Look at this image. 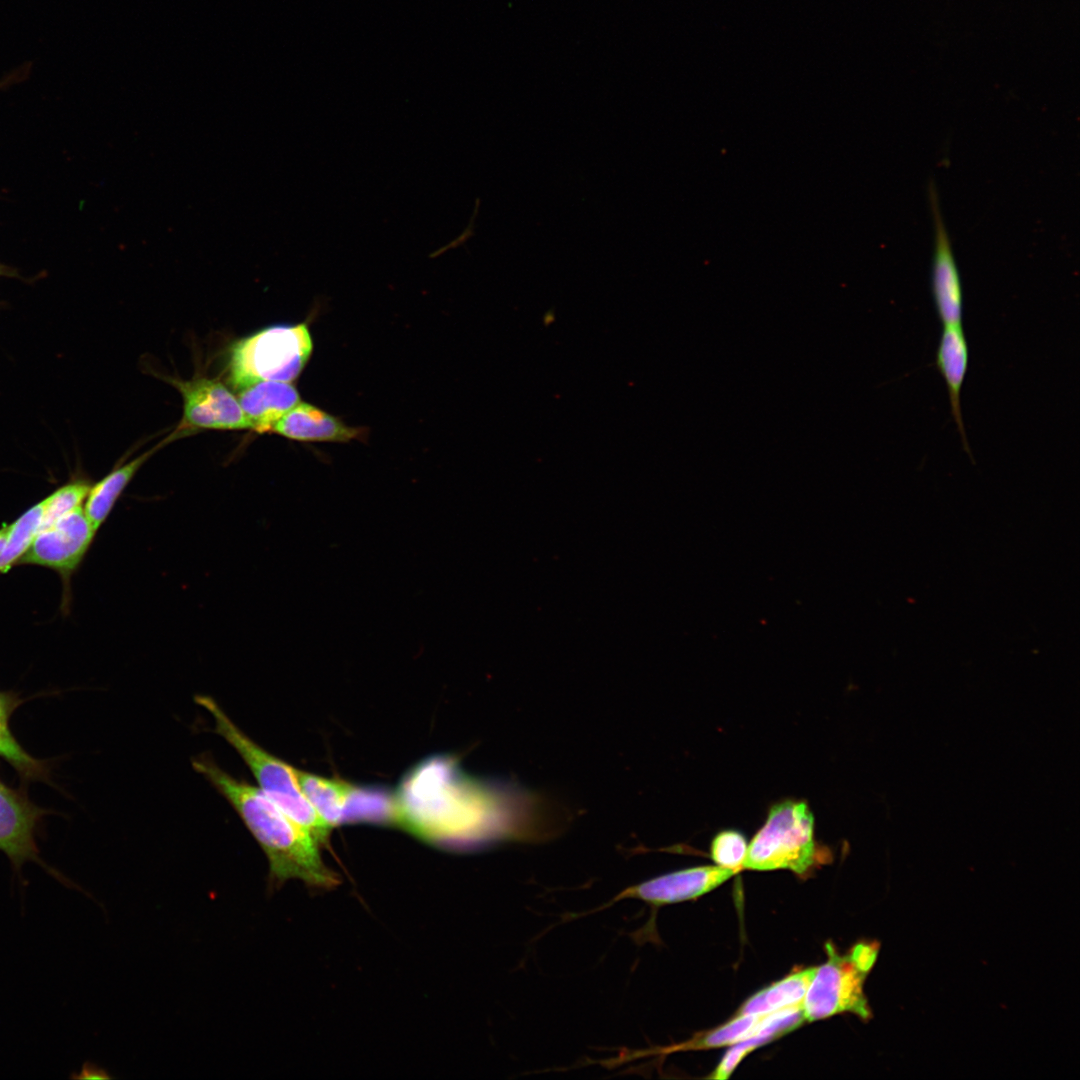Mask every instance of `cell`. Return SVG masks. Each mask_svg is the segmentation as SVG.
Here are the masks:
<instances>
[{"instance_id": "6da1fadb", "label": "cell", "mask_w": 1080, "mask_h": 1080, "mask_svg": "<svg viewBox=\"0 0 1080 1080\" xmlns=\"http://www.w3.org/2000/svg\"><path fill=\"white\" fill-rule=\"evenodd\" d=\"M192 766L225 797L256 839L268 859L272 886L291 879L314 889L339 884L337 873L322 860L320 844L259 787L234 778L208 756L194 759Z\"/></svg>"}, {"instance_id": "7a4b0ae2", "label": "cell", "mask_w": 1080, "mask_h": 1080, "mask_svg": "<svg viewBox=\"0 0 1080 1080\" xmlns=\"http://www.w3.org/2000/svg\"><path fill=\"white\" fill-rule=\"evenodd\" d=\"M195 700L211 714L215 732L240 755L262 792L285 814L304 827L320 845L326 844L331 828L318 816L302 792L297 779V769L253 741L214 699L197 696Z\"/></svg>"}, {"instance_id": "3957f363", "label": "cell", "mask_w": 1080, "mask_h": 1080, "mask_svg": "<svg viewBox=\"0 0 1080 1080\" xmlns=\"http://www.w3.org/2000/svg\"><path fill=\"white\" fill-rule=\"evenodd\" d=\"M312 349L306 323L262 329L232 347L231 384L237 390L259 381L292 382L302 372Z\"/></svg>"}, {"instance_id": "277c9868", "label": "cell", "mask_w": 1080, "mask_h": 1080, "mask_svg": "<svg viewBox=\"0 0 1080 1080\" xmlns=\"http://www.w3.org/2000/svg\"><path fill=\"white\" fill-rule=\"evenodd\" d=\"M819 848L814 839V816L805 801L785 800L773 805L764 825L747 846L743 869H790L804 874L816 865Z\"/></svg>"}, {"instance_id": "5b68a950", "label": "cell", "mask_w": 1080, "mask_h": 1080, "mask_svg": "<svg viewBox=\"0 0 1080 1080\" xmlns=\"http://www.w3.org/2000/svg\"><path fill=\"white\" fill-rule=\"evenodd\" d=\"M828 960L816 968L806 991L802 1008L805 1021H815L842 1012H851L867 1020L872 1013L864 994L867 973L850 954L839 955L832 944L826 945Z\"/></svg>"}, {"instance_id": "8992f818", "label": "cell", "mask_w": 1080, "mask_h": 1080, "mask_svg": "<svg viewBox=\"0 0 1080 1080\" xmlns=\"http://www.w3.org/2000/svg\"><path fill=\"white\" fill-rule=\"evenodd\" d=\"M97 530L79 507L41 528L19 564H33L57 571L69 579L88 551Z\"/></svg>"}, {"instance_id": "52a82bcc", "label": "cell", "mask_w": 1080, "mask_h": 1080, "mask_svg": "<svg viewBox=\"0 0 1080 1080\" xmlns=\"http://www.w3.org/2000/svg\"><path fill=\"white\" fill-rule=\"evenodd\" d=\"M169 381L183 397L179 429L251 430L236 395L220 381L206 377Z\"/></svg>"}, {"instance_id": "ba28073f", "label": "cell", "mask_w": 1080, "mask_h": 1080, "mask_svg": "<svg viewBox=\"0 0 1080 1080\" xmlns=\"http://www.w3.org/2000/svg\"><path fill=\"white\" fill-rule=\"evenodd\" d=\"M928 199L933 222L932 297L943 326L959 325L962 324L963 319L962 282L940 209L937 187L933 181L929 183Z\"/></svg>"}, {"instance_id": "9c48e42d", "label": "cell", "mask_w": 1080, "mask_h": 1080, "mask_svg": "<svg viewBox=\"0 0 1080 1080\" xmlns=\"http://www.w3.org/2000/svg\"><path fill=\"white\" fill-rule=\"evenodd\" d=\"M738 872L721 866H699L664 874L622 890L611 901L637 899L652 906L695 899Z\"/></svg>"}, {"instance_id": "30bf717a", "label": "cell", "mask_w": 1080, "mask_h": 1080, "mask_svg": "<svg viewBox=\"0 0 1080 1080\" xmlns=\"http://www.w3.org/2000/svg\"><path fill=\"white\" fill-rule=\"evenodd\" d=\"M41 809L0 781V851L16 869L27 861H39L35 828Z\"/></svg>"}, {"instance_id": "8fae6325", "label": "cell", "mask_w": 1080, "mask_h": 1080, "mask_svg": "<svg viewBox=\"0 0 1080 1080\" xmlns=\"http://www.w3.org/2000/svg\"><path fill=\"white\" fill-rule=\"evenodd\" d=\"M236 398L251 430L272 432L274 425L296 404L299 393L291 382L259 381L237 389Z\"/></svg>"}, {"instance_id": "7c38bea8", "label": "cell", "mask_w": 1080, "mask_h": 1080, "mask_svg": "<svg viewBox=\"0 0 1080 1080\" xmlns=\"http://www.w3.org/2000/svg\"><path fill=\"white\" fill-rule=\"evenodd\" d=\"M968 361V342L962 324L943 326L936 351V366L947 386L952 417L960 433L963 447L971 455L960 401Z\"/></svg>"}, {"instance_id": "4fadbf2b", "label": "cell", "mask_w": 1080, "mask_h": 1080, "mask_svg": "<svg viewBox=\"0 0 1080 1080\" xmlns=\"http://www.w3.org/2000/svg\"><path fill=\"white\" fill-rule=\"evenodd\" d=\"M272 432L298 441L348 442L364 433L350 427L339 418L305 402L290 409L273 427Z\"/></svg>"}, {"instance_id": "5bb4252c", "label": "cell", "mask_w": 1080, "mask_h": 1080, "mask_svg": "<svg viewBox=\"0 0 1080 1080\" xmlns=\"http://www.w3.org/2000/svg\"><path fill=\"white\" fill-rule=\"evenodd\" d=\"M356 822L400 827L397 796L378 787H361L349 783L342 823Z\"/></svg>"}, {"instance_id": "9a60e30c", "label": "cell", "mask_w": 1080, "mask_h": 1080, "mask_svg": "<svg viewBox=\"0 0 1080 1080\" xmlns=\"http://www.w3.org/2000/svg\"><path fill=\"white\" fill-rule=\"evenodd\" d=\"M155 450L153 448L139 455L91 486L83 509L96 530L105 522L128 483Z\"/></svg>"}, {"instance_id": "2e32d148", "label": "cell", "mask_w": 1080, "mask_h": 1080, "mask_svg": "<svg viewBox=\"0 0 1080 1080\" xmlns=\"http://www.w3.org/2000/svg\"><path fill=\"white\" fill-rule=\"evenodd\" d=\"M815 967L798 970L750 997L738 1014L763 1015L803 1004Z\"/></svg>"}, {"instance_id": "e0dca14e", "label": "cell", "mask_w": 1080, "mask_h": 1080, "mask_svg": "<svg viewBox=\"0 0 1080 1080\" xmlns=\"http://www.w3.org/2000/svg\"><path fill=\"white\" fill-rule=\"evenodd\" d=\"M297 779L302 792L318 816L331 829L342 824L344 802L349 783L337 778H325L298 769Z\"/></svg>"}, {"instance_id": "ac0fdd59", "label": "cell", "mask_w": 1080, "mask_h": 1080, "mask_svg": "<svg viewBox=\"0 0 1080 1080\" xmlns=\"http://www.w3.org/2000/svg\"><path fill=\"white\" fill-rule=\"evenodd\" d=\"M42 517L43 502L41 501L9 524L5 542L0 551V574L6 573L16 565L25 554L41 528Z\"/></svg>"}, {"instance_id": "d6986e66", "label": "cell", "mask_w": 1080, "mask_h": 1080, "mask_svg": "<svg viewBox=\"0 0 1080 1080\" xmlns=\"http://www.w3.org/2000/svg\"><path fill=\"white\" fill-rule=\"evenodd\" d=\"M90 488L91 485L87 481H73L60 487L42 500L43 517L41 528L48 526L58 518L81 507Z\"/></svg>"}, {"instance_id": "ffe728a7", "label": "cell", "mask_w": 1080, "mask_h": 1080, "mask_svg": "<svg viewBox=\"0 0 1080 1080\" xmlns=\"http://www.w3.org/2000/svg\"><path fill=\"white\" fill-rule=\"evenodd\" d=\"M762 1015L738 1014L728 1023L707 1033L690 1047L716 1048L747 1040L754 1034Z\"/></svg>"}, {"instance_id": "44dd1931", "label": "cell", "mask_w": 1080, "mask_h": 1080, "mask_svg": "<svg viewBox=\"0 0 1080 1080\" xmlns=\"http://www.w3.org/2000/svg\"><path fill=\"white\" fill-rule=\"evenodd\" d=\"M712 860L721 867L733 869L737 872L742 870L743 861L747 851V843L744 835L739 831L725 830L719 832L711 842Z\"/></svg>"}, {"instance_id": "7402d4cb", "label": "cell", "mask_w": 1080, "mask_h": 1080, "mask_svg": "<svg viewBox=\"0 0 1080 1080\" xmlns=\"http://www.w3.org/2000/svg\"><path fill=\"white\" fill-rule=\"evenodd\" d=\"M0 757L26 776L37 775L41 771L39 762L18 744L9 730L8 722L4 721H0Z\"/></svg>"}, {"instance_id": "603a6c76", "label": "cell", "mask_w": 1080, "mask_h": 1080, "mask_svg": "<svg viewBox=\"0 0 1080 1080\" xmlns=\"http://www.w3.org/2000/svg\"><path fill=\"white\" fill-rule=\"evenodd\" d=\"M763 1044H765L763 1040L756 1036L733 1044L716 1067L711 1078L720 1080L727 1079L748 1053Z\"/></svg>"}, {"instance_id": "cb8c5ba5", "label": "cell", "mask_w": 1080, "mask_h": 1080, "mask_svg": "<svg viewBox=\"0 0 1080 1080\" xmlns=\"http://www.w3.org/2000/svg\"><path fill=\"white\" fill-rule=\"evenodd\" d=\"M879 951L878 943H858L850 951L855 963L866 973L873 967Z\"/></svg>"}, {"instance_id": "d4e9b609", "label": "cell", "mask_w": 1080, "mask_h": 1080, "mask_svg": "<svg viewBox=\"0 0 1080 1080\" xmlns=\"http://www.w3.org/2000/svg\"><path fill=\"white\" fill-rule=\"evenodd\" d=\"M11 711V702L5 695L0 694V721L8 722Z\"/></svg>"}, {"instance_id": "484cf974", "label": "cell", "mask_w": 1080, "mask_h": 1080, "mask_svg": "<svg viewBox=\"0 0 1080 1080\" xmlns=\"http://www.w3.org/2000/svg\"><path fill=\"white\" fill-rule=\"evenodd\" d=\"M8 530H9V525H7V524H4L0 528V551L2 550V547L4 545Z\"/></svg>"}, {"instance_id": "4316f807", "label": "cell", "mask_w": 1080, "mask_h": 1080, "mask_svg": "<svg viewBox=\"0 0 1080 1080\" xmlns=\"http://www.w3.org/2000/svg\"><path fill=\"white\" fill-rule=\"evenodd\" d=\"M4 80H5V81H1V82H0V86H3V85H6V84H9V83H10L11 81H13V78H12V77L10 76V77H8V78H6V79H4Z\"/></svg>"}, {"instance_id": "83f0119b", "label": "cell", "mask_w": 1080, "mask_h": 1080, "mask_svg": "<svg viewBox=\"0 0 1080 1080\" xmlns=\"http://www.w3.org/2000/svg\"><path fill=\"white\" fill-rule=\"evenodd\" d=\"M2 274H7V270L4 267L0 266V275Z\"/></svg>"}]
</instances>
